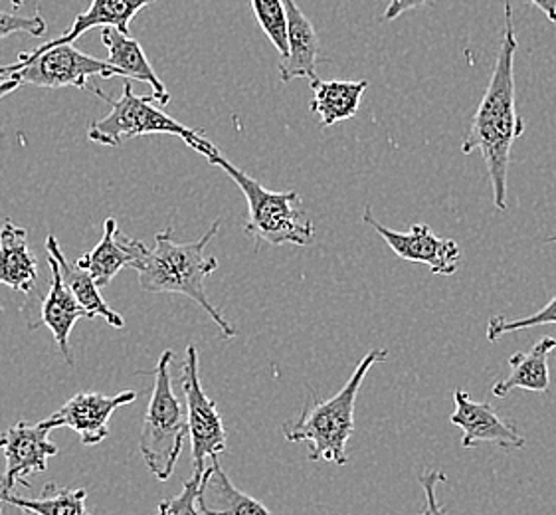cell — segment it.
<instances>
[{
    "instance_id": "25",
    "label": "cell",
    "mask_w": 556,
    "mask_h": 515,
    "mask_svg": "<svg viewBox=\"0 0 556 515\" xmlns=\"http://www.w3.org/2000/svg\"><path fill=\"white\" fill-rule=\"evenodd\" d=\"M539 325H556V296L536 314L515 317V319L503 317V315L491 317L490 324H488V339L497 341L505 334H517V331L539 327Z\"/></svg>"
},
{
    "instance_id": "34",
    "label": "cell",
    "mask_w": 556,
    "mask_h": 515,
    "mask_svg": "<svg viewBox=\"0 0 556 515\" xmlns=\"http://www.w3.org/2000/svg\"><path fill=\"white\" fill-rule=\"evenodd\" d=\"M24 515H40V514H36V512H30V510H26V514Z\"/></svg>"
},
{
    "instance_id": "27",
    "label": "cell",
    "mask_w": 556,
    "mask_h": 515,
    "mask_svg": "<svg viewBox=\"0 0 556 515\" xmlns=\"http://www.w3.org/2000/svg\"><path fill=\"white\" fill-rule=\"evenodd\" d=\"M26 33L33 36H45L46 21L40 12L34 16H18L12 12L0 11V40L9 38L11 34Z\"/></svg>"
},
{
    "instance_id": "26",
    "label": "cell",
    "mask_w": 556,
    "mask_h": 515,
    "mask_svg": "<svg viewBox=\"0 0 556 515\" xmlns=\"http://www.w3.org/2000/svg\"><path fill=\"white\" fill-rule=\"evenodd\" d=\"M202 478L194 476L182 483V490L170 500H163L156 505L155 515H202L199 507V492H201Z\"/></svg>"
},
{
    "instance_id": "22",
    "label": "cell",
    "mask_w": 556,
    "mask_h": 515,
    "mask_svg": "<svg viewBox=\"0 0 556 515\" xmlns=\"http://www.w3.org/2000/svg\"><path fill=\"white\" fill-rule=\"evenodd\" d=\"M134 260V250L127 247L125 236L117 230V221L108 218L100 244L86 252L84 256H79L76 266L88 269L96 284L100 288H105L125 266H131Z\"/></svg>"
},
{
    "instance_id": "32",
    "label": "cell",
    "mask_w": 556,
    "mask_h": 515,
    "mask_svg": "<svg viewBox=\"0 0 556 515\" xmlns=\"http://www.w3.org/2000/svg\"><path fill=\"white\" fill-rule=\"evenodd\" d=\"M18 88H21V84H18L16 79H2V81H0V100H2V98H7V96L12 93V91L18 90Z\"/></svg>"
},
{
    "instance_id": "30",
    "label": "cell",
    "mask_w": 556,
    "mask_h": 515,
    "mask_svg": "<svg viewBox=\"0 0 556 515\" xmlns=\"http://www.w3.org/2000/svg\"><path fill=\"white\" fill-rule=\"evenodd\" d=\"M551 23L556 24V0H531Z\"/></svg>"
},
{
    "instance_id": "3",
    "label": "cell",
    "mask_w": 556,
    "mask_h": 515,
    "mask_svg": "<svg viewBox=\"0 0 556 515\" xmlns=\"http://www.w3.org/2000/svg\"><path fill=\"white\" fill-rule=\"evenodd\" d=\"M387 359V349H372L361 359L345 387L327 401H321L312 391V399L303 406L301 415L281 428L286 440L291 444L309 442L307 460L312 462H333L337 466H345L349 462L346 444L355 432L356 397L368 370Z\"/></svg>"
},
{
    "instance_id": "28",
    "label": "cell",
    "mask_w": 556,
    "mask_h": 515,
    "mask_svg": "<svg viewBox=\"0 0 556 515\" xmlns=\"http://www.w3.org/2000/svg\"><path fill=\"white\" fill-rule=\"evenodd\" d=\"M418 480H420V486L424 488V495H426L422 512L418 515H445L444 505L438 502V493H435L438 483H447V476H445L444 472H422Z\"/></svg>"
},
{
    "instance_id": "16",
    "label": "cell",
    "mask_w": 556,
    "mask_h": 515,
    "mask_svg": "<svg viewBox=\"0 0 556 515\" xmlns=\"http://www.w3.org/2000/svg\"><path fill=\"white\" fill-rule=\"evenodd\" d=\"M199 507L202 515H274L256 498L236 488L218 459L212 460L202 476Z\"/></svg>"
},
{
    "instance_id": "23",
    "label": "cell",
    "mask_w": 556,
    "mask_h": 515,
    "mask_svg": "<svg viewBox=\"0 0 556 515\" xmlns=\"http://www.w3.org/2000/svg\"><path fill=\"white\" fill-rule=\"evenodd\" d=\"M86 488H62L56 483H46L40 498H21L16 493H0V500L21 505L40 515H89L86 510Z\"/></svg>"
},
{
    "instance_id": "6",
    "label": "cell",
    "mask_w": 556,
    "mask_h": 515,
    "mask_svg": "<svg viewBox=\"0 0 556 515\" xmlns=\"http://www.w3.org/2000/svg\"><path fill=\"white\" fill-rule=\"evenodd\" d=\"M173 351L165 349L156 361L155 385L147 406L146 420L139 437V449L146 460L147 468L155 474L156 480L165 482L175 470L178 456L189 437V420L180 409L173 381L170 363Z\"/></svg>"
},
{
    "instance_id": "8",
    "label": "cell",
    "mask_w": 556,
    "mask_h": 515,
    "mask_svg": "<svg viewBox=\"0 0 556 515\" xmlns=\"http://www.w3.org/2000/svg\"><path fill=\"white\" fill-rule=\"evenodd\" d=\"M182 391L187 397V420H189L190 444H192V466L194 476L202 478L206 472V460L218 459L226 452V428L218 406L204 392L199 375V351L197 346L187 348V359L182 363Z\"/></svg>"
},
{
    "instance_id": "14",
    "label": "cell",
    "mask_w": 556,
    "mask_h": 515,
    "mask_svg": "<svg viewBox=\"0 0 556 515\" xmlns=\"http://www.w3.org/2000/svg\"><path fill=\"white\" fill-rule=\"evenodd\" d=\"M46 262H48L50 274H52V286H50V291H48V296L42 302L38 325H46L52 331V336L56 339L58 349L62 351V355L72 365L74 363L72 351H70L72 329H74V325L78 324L79 319H91V317L79 305L72 290L67 288L66 281L62 278L60 266H58L56 258L52 256L50 252H46Z\"/></svg>"
},
{
    "instance_id": "9",
    "label": "cell",
    "mask_w": 556,
    "mask_h": 515,
    "mask_svg": "<svg viewBox=\"0 0 556 515\" xmlns=\"http://www.w3.org/2000/svg\"><path fill=\"white\" fill-rule=\"evenodd\" d=\"M50 430L52 428L45 420L38 425L21 420L0 432V450L7 459V468L0 478V493H12L18 483L30 488L26 476L46 470L48 459L58 454L56 444L48 438Z\"/></svg>"
},
{
    "instance_id": "12",
    "label": "cell",
    "mask_w": 556,
    "mask_h": 515,
    "mask_svg": "<svg viewBox=\"0 0 556 515\" xmlns=\"http://www.w3.org/2000/svg\"><path fill=\"white\" fill-rule=\"evenodd\" d=\"M456 411L450 423L462 430V447L476 449L479 444H493L503 450L525 449L527 440L511 420L497 415L490 403H476L468 392H454Z\"/></svg>"
},
{
    "instance_id": "2",
    "label": "cell",
    "mask_w": 556,
    "mask_h": 515,
    "mask_svg": "<svg viewBox=\"0 0 556 515\" xmlns=\"http://www.w3.org/2000/svg\"><path fill=\"white\" fill-rule=\"evenodd\" d=\"M223 221H216L211 230L197 242H177L173 230L156 233L155 248H149L125 236L127 247L134 250L131 268L139 274V284L151 293H182L197 305H201L212 322L220 327L224 339L238 336L235 325L224 317L220 310L212 305L206 296V278L218 269V260L206 254V247L218 235Z\"/></svg>"
},
{
    "instance_id": "20",
    "label": "cell",
    "mask_w": 556,
    "mask_h": 515,
    "mask_svg": "<svg viewBox=\"0 0 556 515\" xmlns=\"http://www.w3.org/2000/svg\"><path fill=\"white\" fill-rule=\"evenodd\" d=\"M312 112L319 117L323 127H331L355 117L367 79H313Z\"/></svg>"
},
{
    "instance_id": "17",
    "label": "cell",
    "mask_w": 556,
    "mask_h": 515,
    "mask_svg": "<svg viewBox=\"0 0 556 515\" xmlns=\"http://www.w3.org/2000/svg\"><path fill=\"white\" fill-rule=\"evenodd\" d=\"M0 284L24 293L38 284V262L28 248V230L9 218L0 228Z\"/></svg>"
},
{
    "instance_id": "24",
    "label": "cell",
    "mask_w": 556,
    "mask_h": 515,
    "mask_svg": "<svg viewBox=\"0 0 556 515\" xmlns=\"http://www.w3.org/2000/svg\"><path fill=\"white\" fill-rule=\"evenodd\" d=\"M257 24L269 42L278 48L281 58L288 56V14L283 0H250Z\"/></svg>"
},
{
    "instance_id": "7",
    "label": "cell",
    "mask_w": 556,
    "mask_h": 515,
    "mask_svg": "<svg viewBox=\"0 0 556 515\" xmlns=\"http://www.w3.org/2000/svg\"><path fill=\"white\" fill-rule=\"evenodd\" d=\"M16 79L21 86L38 88H88L89 79L123 78L122 70L108 60L88 56L72 45L24 52L14 64L0 66V81ZM125 79V78H123Z\"/></svg>"
},
{
    "instance_id": "13",
    "label": "cell",
    "mask_w": 556,
    "mask_h": 515,
    "mask_svg": "<svg viewBox=\"0 0 556 515\" xmlns=\"http://www.w3.org/2000/svg\"><path fill=\"white\" fill-rule=\"evenodd\" d=\"M288 14V56L281 58L279 78L283 84L293 79H317V60L321 54L319 36L312 21L303 14L295 0H283Z\"/></svg>"
},
{
    "instance_id": "18",
    "label": "cell",
    "mask_w": 556,
    "mask_h": 515,
    "mask_svg": "<svg viewBox=\"0 0 556 515\" xmlns=\"http://www.w3.org/2000/svg\"><path fill=\"white\" fill-rule=\"evenodd\" d=\"M155 0H91L89 9L76 16L74 24L67 28L66 33L58 36L54 40L46 42V45L34 48L36 52H42L48 48H56V46L72 45L74 40H78L81 34L88 33L89 28L96 26H113L122 33H129L131 23H134L137 12L143 11L149 4H153Z\"/></svg>"
},
{
    "instance_id": "4",
    "label": "cell",
    "mask_w": 556,
    "mask_h": 515,
    "mask_svg": "<svg viewBox=\"0 0 556 515\" xmlns=\"http://www.w3.org/2000/svg\"><path fill=\"white\" fill-rule=\"evenodd\" d=\"M208 165L223 168L244 192L248 201V223L245 235L254 236L257 244L267 242L271 247L295 244L309 247L315 240V225L303 209V199L295 191H267L264 185L252 179L242 168L232 165L223 153L214 147L204 155Z\"/></svg>"
},
{
    "instance_id": "21",
    "label": "cell",
    "mask_w": 556,
    "mask_h": 515,
    "mask_svg": "<svg viewBox=\"0 0 556 515\" xmlns=\"http://www.w3.org/2000/svg\"><path fill=\"white\" fill-rule=\"evenodd\" d=\"M46 252H50L52 256L56 258L58 266H60V272H62V278L66 281V286L72 290V293L76 296L79 305L88 312L89 317L91 319L103 317L115 329H122L123 325H125L122 314L113 312L112 307L101 298L100 286L96 284L93 276L89 274L88 269L79 268L76 264L67 262L62 248L58 244L56 236L48 235V238H46Z\"/></svg>"
},
{
    "instance_id": "31",
    "label": "cell",
    "mask_w": 556,
    "mask_h": 515,
    "mask_svg": "<svg viewBox=\"0 0 556 515\" xmlns=\"http://www.w3.org/2000/svg\"><path fill=\"white\" fill-rule=\"evenodd\" d=\"M26 514V510L21 507V505L12 504V502H7V500H0V515H24Z\"/></svg>"
},
{
    "instance_id": "15",
    "label": "cell",
    "mask_w": 556,
    "mask_h": 515,
    "mask_svg": "<svg viewBox=\"0 0 556 515\" xmlns=\"http://www.w3.org/2000/svg\"><path fill=\"white\" fill-rule=\"evenodd\" d=\"M101 42L108 48V62L122 70L123 78L139 79L153 86L151 100L159 105H167L170 101L165 84L159 79L155 70L151 66L141 45L129 34L122 33L113 26H105L101 30Z\"/></svg>"
},
{
    "instance_id": "1",
    "label": "cell",
    "mask_w": 556,
    "mask_h": 515,
    "mask_svg": "<svg viewBox=\"0 0 556 515\" xmlns=\"http://www.w3.org/2000/svg\"><path fill=\"white\" fill-rule=\"evenodd\" d=\"M515 54L517 36L513 26L511 4L507 2L500 56L493 67L488 90L471 120L468 137L462 146L464 155H471L476 149L481 151L490 173L493 204L497 211L507 209L513 143L525 134V120L519 117L515 105Z\"/></svg>"
},
{
    "instance_id": "33",
    "label": "cell",
    "mask_w": 556,
    "mask_h": 515,
    "mask_svg": "<svg viewBox=\"0 0 556 515\" xmlns=\"http://www.w3.org/2000/svg\"><path fill=\"white\" fill-rule=\"evenodd\" d=\"M11 2L14 9H21V7H23V0H11Z\"/></svg>"
},
{
    "instance_id": "10",
    "label": "cell",
    "mask_w": 556,
    "mask_h": 515,
    "mask_svg": "<svg viewBox=\"0 0 556 515\" xmlns=\"http://www.w3.org/2000/svg\"><path fill=\"white\" fill-rule=\"evenodd\" d=\"M363 223L375 228L377 235L401 260L426 264L432 269V274H440V276L456 274L457 266L462 262V248L457 247L456 240L434 235L428 226L420 223L412 225L408 233L390 230L375 218L370 206H367L363 213Z\"/></svg>"
},
{
    "instance_id": "35",
    "label": "cell",
    "mask_w": 556,
    "mask_h": 515,
    "mask_svg": "<svg viewBox=\"0 0 556 515\" xmlns=\"http://www.w3.org/2000/svg\"><path fill=\"white\" fill-rule=\"evenodd\" d=\"M551 240H556V236H553V238H551Z\"/></svg>"
},
{
    "instance_id": "19",
    "label": "cell",
    "mask_w": 556,
    "mask_h": 515,
    "mask_svg": "<svg viewBox=\"0 0 556 515\" xmlns=\"http://www.w3.org/2000/svg\"><path fill=\"white\" fill-rule=\"evenodd\" d=\"M555 337H543L534 343L533 349L515 353L509 357L511 375L503 381L493 385L491 392L495 397H507L515 389H523L531 392H548L551 389V369L548 359L555 353Z\"/></svg>"
},
{
    "instance_id": "5",
    "label": "cell",
    "mask_w": 556,
    "mask_h": 515,
    "mask_svg": "<svg viewBox=\"0 0 556 515\" xmlns=\"http://www.w3.org/2000/svg\"><path fill=\"white\" fill-rule=\"evenodd\" d=\"M101 100L110 105V113L100 122L89 125V141L100 146H122L125 139H135L141 135H177L190 149L201 153L202 158L211 153L214 143L202 137L192 127L180 124L161 108L153 105L151 96L139 98L135 96L131 84L125 79L122 98L112 100L101 88H91Z\"/></svg>"
},
{
    "instance_id": "11",
    "label": "cell",
    "mask_w": 556,
    "mask_h": 515,
    "mask_svg": "<svg viewBox=\"0 0 556 515\" xmlns=\"http://www.w3.org/2000/svg\"><path fill=\"white\" fill-rule=\"evenodd\" d=\"M137 392L123 391L115 397L101 392H78L67 403L62 404L56 413L45 418L46 425L54 428H72L78 432L81 444L96 447L110 437L108 423L117 409L135 403Z\"/></svg>"
},
{
    "instance_id": "29",
    "label": "cell",
    "mask_w": 556,
    "mask_h": 515,
    "mask_svg": "<svg viewBox=\"0 0 556 515\" xmlns=\"http://www.w3.org/2000/svg\"><path fill=\"white\" fill-rule=\"evenodd\" d=\"M426 2H430V0H390L389 9L382 14V21L384 23H392V21H396L399 16H402L404 12L420 9Z\"/></svg>"
}]
</instances>
